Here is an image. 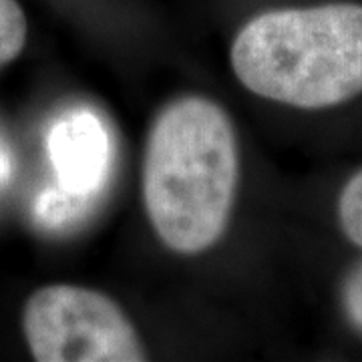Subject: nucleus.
Listing matches in <instances>:
<instances>
[{
	"instance_id": "f257e3e1",
	"label": "nucleus",
	"mask_w": 362,
	"mask_h": 362,
	"mask_svg": "<svg viewBox=\"0 0 362 362\" xmlns=\"http://www.w3.org/2000/svg\"><path fill=\"white\" fill-rule=\"evenodd\" d=\"M240 177L232 119L207 97H180L156 117L143 157V202L159 240L202 254L220 240Z\"/></svg>"
},
{
	"instance_id": "f03ea898",
	"label": "nucleus",
	"mask_w": 362,
	"mask_h": 362,
	"mask_svg": "<svg viewBox=\"0 0 362 362\" xmlns=\"http://www.w3.org/2000/svg\"><path fill=\"white\" fill-rule=\"evenodd\" d=\"M232 69L247 90L298 109H326L362 93V4L280 8L233 40Z\"/></svg>"
},
{
	"instance_id": "7ed1b4c3",
	"label": "nucleus",
	"mask_w": 362,
	"mask_h": 362,
	"mask_svg": "<svg viewBox=\"0 0 362 362\" xmlns=\"http://www.w3.org/2000/svg\"><path fill=\"white\" fill-rule=\"evenodd\" d=\"M23 332L39 362H141L147 350L115 300L75 284L42 286L26 300Z\"/></svg>"
},
{
	"instance_id": "20e7f679",
	"label": "nucleus",
	"mask_w": 362,
	"mask_h": 362,
	"mask_svg": "<svg viewBox=\"0 0 362 362\" xmlns=\"http://www.w3.org/2000/svg\"><path fill=\"white\" fill-rule=\"evenodd\" d=\"M47 149L57 173V187L77 195H95L107 177L109 135L90 111H75L52 125Z\"/></svg>"
},
{
	"instance_id": "39448f33",
	"label": "nucleus",
	"mask_w": 362,
	"mask_h": 362,
	"mask_svg": "<svg viewBox=\"0 0 362 362\" xmlns=\"http://www.w3.org/2000/svg\"><path fill=\"white\" fill-rule=\"evenodd\" d=\"M89 197L90 195L69 194L61 187L47 189L37 197L35 218L42 228H49V230L63 228L66 223L77 221L85 214Z\"/></svg>"
},
{
	"instance_id": "423d86ee",
	"label": "nucleus",
	"mask_w": 362,
	"mask_h": 362,
	"mask_svg": "<svg viewBox=\"0 0 362 362\" xmlns=\"http://www.w3.org/2000/svg\"><path fill=\"white\" fill-rule=\"evenodd\" d=\"M26 42V16L16 0H0V69L14 61Z\"/></svg>"
},
{
	"instance_id": "0eeeda50",
	"label": "nucleus",
	"mask_w": 362,
	"mask_h": 362,
	"mask_svg": "<svg viewBox=\"0 0 362 362\" xmlns=\"http://www.w3.org/2000/svg\"><path fill=\"white\" fill-rule=\"evenodd\" d=\"M338 218L344 235L354 246L362 247V169L350 177L340 194Z\"/></svg>"
},
{
	"instance_id": "6e6552de",
	"label": "nucleus",
	"mask_w": 362,
	"mask_h": 362,
	"mask_svg": "<svg viewBox=\"0 0 362 362\" xmlns=\"http://www.w3.org/2000/svg\"><path fill=\"white\" fill-rule=\"evenodd\" d=\"M342 308L349 322L362 334V266L350 272L342 286Z\"/></svg>"
},
{
	"instance_id": "1a4fd4ad",
	"label": "nucleus",
	"mask_w": 362,
	"mask_h": 362,
	"mask_svg": "<svg viewBox=\"0 0 362 362\" xmlns=\"http://www.w3.org/2000/svg\"><path fill=\"white\" fill-rule=\"evenodd\" d=\"M8 173H11V163H8L6 156L0 151V181L6 180V177H8Z\"/></svg>"
}]
</instances>
